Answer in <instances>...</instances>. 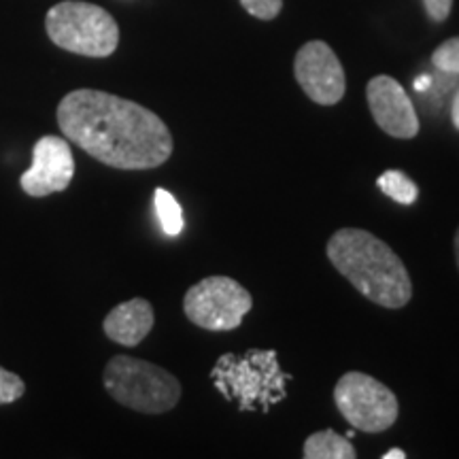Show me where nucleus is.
<instances>
[{
    "instance_id": "1",
    "label": "nucleus",
    "mask_w": 459,
    "mask_h": 459,
    "mask_svg": "<svg viewBox=\"0 0 459 459\" xmlns=\"http://www.w3.org/2000/svg\"><path fill=\"white\" fill-rule=\"evenodd\" d=\"M68 143L119 170H149L172 156V134L156 113L100 90H73L57 105Z\"/></svg>"
},
{
    "instance_id": "2",
    "label": "nucleus",
    "mask_w": 459,
    "mask_h": 459,
    "mask_svg": "<svg viewBox=\"0 0 459 459\" xmlns=\"http://www.w3.org/2000/svg\"><path fill=\"white\" fill-rule=\"evenodd\" d=\"M332 266L361 296L383 308H402L412 298V281L398 254L361 228H341L325 245Z\"/></svg>"
},
{
    "instance_id": "3",
    "label": "nucleus",
    "mask_w": 459,
    "mask_h": 459,
    "mask_svg": "<svg viewBox=\"0 0 459 459\" xmlns=\"http://www.w3.org/2000/svg\"><path fill=\"white\" fill-rule=\"evenodd\" d=\"M211 381L228 402L238 409L268 412L287 395L291 375L281 370L274 349H247L245 353H223L211 370Z\"/></svg>"
},
{
    "instance_id": "4",
    "label": "nucleus",
    "mask_w": 459,
    "mask_h": 459,
    "mask_svg": "<svg viewBox=\"0 0 459 459\" xmlns=\"http://www.w3.org/2000/svg\"><path fill=\"white\" fill-rule=\"evenodd\" d=\"M105 389L115 402L143 415H162L179 404L181 383L152 361L115 355L108 359Z\"/></svg>"
},
{
    "instance_id": "5",
    "label": "nucleus",
    "mask_w": 459,
    "mask_h": 459,
    "mask_svg": "<svg viewBox=\"0 0 459 459\" xmlns=\"http://www.w3.org/2000/svg\"><path fill=\"white\" fill-rule=\"evenodd\" d=\"M45 30L60 49L85 57H108L119 45L115 17L99 4L65 0L45 15Z\"/></svg>"
},
{
    "instance_id": "6",
    "label": "nucleus",
    "mask_w": 459,
    "mask_h": 459,
    "mask_svg": "<svg viewBox=\"0 0 459 459\" xmlns=\"http://www.w3.org/2000/svg\"><path fill=\"white\" fill-rule=\"evenodd\" d=\"M341 415L364 434H381L395 423L400 404L395 394L366 372H344L334 387Z\"/></svg>"
},
{
    "instance_id": "7",
    "label": "nucleus",
    "mask_w": 459,
    "mask_h": 459,
    "mask_svg": "<svg viewBox=\"0 0 459 459\" xmlns=\"http://www.w3.org/2000/svg\"><path fill=\"white\" fill-rule=\"evenodd\" d=\"M254 307V298L238 281L230 277H206L187 290L183 313L198 328L230 332L243 324Z\"/></svg>"
},
{
    "instance_id": "8",
    "label": "nucleus",
    "mask_w": 459,
    "mask_h": 459,
    "mask_svg": "<svg viewBox=\"0 0 459 459\" xmlns=\"http://www.w3.org/2000/svg\"><path fill=\"white\" fill-rule=\"evenodd\" d=\"M294 74L304 94L321 107L336 105L347 91V77L341 60L324 41H308L298 49Z\"/></svg>"
},
{
    "instance_id": "9",
    "label": "nucleus",
    "mask_w": 459,
    "mask_h": 459,
    "mask_svg": "<svg viewBox=\"0 0 459 459\" xmlns=\"http://www.w3.org/2000/svg\"><path fill=\"white\" fill-rule=\"evenodd\" d=\"M74 177V158L68 139L41 136L32 147V164L20 177V186L28 196L45 198L65 192Z\"/></svg>"
},
{
    "instance_id": "10",
    "label": "nucleus",
    "mask_w": 459,
    "mask_h": 459,
    "mask_svg": "<svg viewBox=\"0 0 459 459\" xmlns=\"http://www.w3.org/2000/svg\"><path fill=\"white\" fill-rule=\"evenodd\" d=\"M372 119L385 134L411 141L419 134V117L406 90L389 74H377L366 85Z\"/></svg>"
},
{
    "instance_id": "11",
    "label": "nucleus",
    "mask_w": 459,
    "mask_h": 459,
    "mask_svg": "<svg viewBox=\"0 0 459 459\" xmlns=\"http://www.w3.org/2000/svg\"><path fill=\"white\" fill-rule=\"evenodd\" d=\"M156 324L152 302L145 298H132L128 302L117 304L105 317L102 330L113 342L124 344V347H136L149 336Z\"/></svg>"
},
{
    "instance_id": "12",
    "label": "nucleus",
    "mask_w": 459,
    "mask_h": 459,
    "mask_svg": "<svg viewBox=\"0 0 459 459\" xmlns=\"http://www.w3.org/2000/svg\"><path fill=\"white\" fill-rule=\"evenodd\" d=\"M302 455L304 459H355L358 451L347 436L336 434L334 429H321L308 436Z\"/></svg>"
},
{
    "instance_id": "13",
    "label": "nucleus",
    "mask_w": 459,
    "mask_h": 459,
    "mask_svg": "<svg viewBox=\"0 0 459 459\" xmlns=\"http://www.w3.org/2000/svg\"><path fill=\"white\" fill-rule=\"evenodd\" d=\"M377 186L381 189L385 196H389L395 203L400 204H415L417 196H419V187L417 183L411 179L406 172L402 170H385L381 177L377 179Z\"/></svg>"
},
{
    "instance_id": "14",
    "label": "nucleus",
    "mask_w": 459,
    "mask_h": 459,
    "mask_svg": "<svg viewBox=\"0 0 459 459\" xmlns=\"http://www.w3.org/2000/svg\"><path fill=\"white\" fill-rule=\"evenodd\" d=\"M153 200H156V211L158 220L162 223V230L169 237H177V234L183 230V211L181 204L177 203L175 196L170 192H166L164 187H158L153 192Z\"/></svg>"
},
{
    "instance_id": "15",
    "label": "nucleus",
    "mask_w": 459,
    "mask_h": 459,
    "mask_svg": "<svg viewBox=\"0 0 459 459\" xmlns=\"http://www.w3.org/2000/svg\"><path fill=\"white\" fill-rule=\"evenodd\" d=\"M432 65L438 68L440 73L459 77V37L446 39L445 43H440L438 48L434 49Z\"/></svg>"
},
{
    "instance_id": "16",
    "label": "nucleus",
    "mask_w": 459,
    "mask_h": 459,
    "mask_svg": "<svg viewBox=\"0 0 459 459\" xmlns=\"http://www.w3.org/2000/svg\"><path fill=\"white\" fill-rule=\"evenodd\" d=\"M26 394V383L15 372L0 366V404H11Z\"/></svg>"
},
{
    "instance_id": "17",
    "label": "nucleus",
    "mask_w": 459,
    "mask_h": 459,
    "mask_svg": "<svg viewBox=\"0 0 459 459\" xmlns=\"http://www.w3.org/2000/svg\"><path fill=\"white\" fill-rule=\"evenodd\" d=\"M240 4L257 20L271 22L281 13L283 9V0H240Z\"/></svg>"
},
{
    "instance_id": "18",
    "label": "nucleus",
    "mask_w": 459,
    "mask_h": 459,
    "mask_svg": "<svg viewBox=\"0 0 459 459\" xmlns=\"http://www.w3.org/2000/svg\"><path fill=\"white\" fill-rule=\"evenodd\" d=\"M423 7H426L429 20L440 24V22H446V17L451 15L453 0H423Z\"/></svg>"
},
{
    "instance_id": "19",
    "label": "nucleus",
    "mask_w": 459,
    "mask_h": 459,
    "mask_svg": "<svg viewBox=\"0 0 459 459\" xmlns=\"http://www.w3.org/2000/svg\"><path fill=\"white\" fill-rule=\"evenodd\" d=\"M434 79L429 77V74H419V77L415 79V83H412V88H415L417 91H428L429 88H432Z\"/></svg>"
},
{
    "instance_id": "20",
    "label": "nucleus",
    "mask_w": 459,
    "mask_h": 459,
    "mask_svg": "<svg viewBox=\"0 0 459 459\" xmlns=\"http://www.w3.org/2000/svg\"><path fill=\"white\" fill-rule=\"evenodd\" d=\"M451 122L459 130V90L455 91V96H453V102H451Z\"/></svg>"
},
{
    "instance_id": "21",
    "label": "nucleus",
    "mask_w": 459,
    "mask_h": 459,
    "mask_svg": "<svg viewBox=\"0 0 459 459\" xmlns=\"http://www.w3.org/2000/svg\"><path fill=\"white\" fill-rule=\"evenodd\" d=\"M404 457H406V453L402 449H392V451L383 453V459H404Z\"/></svg>"
},
{
    "instance_id": "22",
    "label": "nucleus",
    "mask_w": 459,
    "mask_h": 459,
    "mask_svg": "<svg viewBox=\"0 0 459 459\" xmlns=\"http://www.w3.org/2000/svg\"><path fill=\"white\" fill-rule=\"evenodd\" d=\"M455 260H457V268H459V228L455 232Z\"/></svg>"
}]
</instances>
